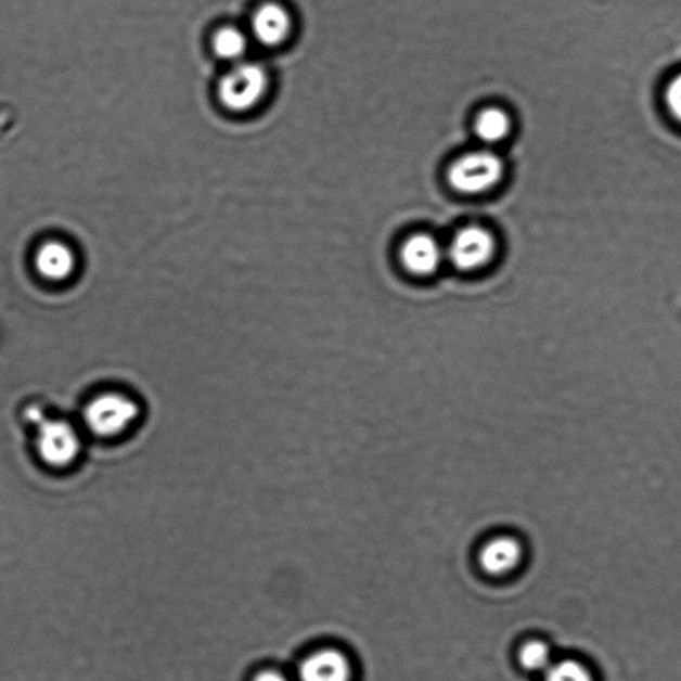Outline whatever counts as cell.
<instances>
[{
    "label": "cell",
    "mask_w": 681,
    "mask_h": 681,
    "mask_svg": "<svg viewBox=\"0 0 681 681\" xmlns=\"http://www.w3.org/2000/svg\"><path fill=\"white\" fill-rule=\"evenodd\" d=\"M268 74L260 64L239 62L222 76L217 95L222 107L234 114L254 110L268 90Z\"/></svg>",
    "instance_id": "obj_1"
},
{
    "label": "cell",
    "mask_w": 681,
    "mask_h": 681,
    "mask_svg": "<svg viewBox=\"0 0 681 681\" xmlns=\"http://www.w3.org/2000/svg\"><path fill=\"white\" fill-rule=\"evenodd\" d=\"M503 174L501 157L490 151H478L458 158L449 168L448 181L454 191L463 195H480L494 188Z\"/></svg>",
    "instance_id": "obj_2"
},
{
    "label": "cell",
    "mask_w": 681,
    "mask_h": 681,
    "mask_svg": "<svg viewBox=\"0 0 681 681\" xmlns=\"http://www.w3.org/2000/svg\"><path fill=\"white\" fill-rule=\"evenodd\" d=\"M139 407L119 393H105L88 404L86 424L99 437H115L125 433L138 420Z\"/></svg>",
    "instance_id": "obj_3"
},
{
    "label": "cell",
    "mask_w": 681,
    "mask_h": 681,
    "mask_svg": "<svg viewBox=\"0 0 681 681\" xmlns=\"http://www.w3.org/2000/svg\"><path fill=\"white\" fill-rule=\"evenodd\" d=\"M38 428L37 448L40 458L50 466L72 465L81 449L79 434L67 421L44 419Z\"/></svg>",
    "instance_id": "obj_4"
},
{
    "label": "cell",
    "mask_w": 681,
    "mask_h": 681,
    "mask_svg": "<svg viewBox=\"0 0 681 681\" xmlns=\"http://www.w3.org/2000/svg\"><path fill=\"white\" fill-rule=\"evenodd\" d=\"M494 254V237L479 227L463 228L455 234L448 250L451 264L463 272H473L485 267Z\"/></svg>",
    "instance_id": "obj_5"
},
{
    "label": "cell",
    "mask_w": 681,
    "mask_h": 681,
    "mask_svg": "<svg viewBox=\"0 0 681 681\" xmlns=\"http://www.w3.org/2000/svg\"><path fill=\"white\" fill-rule=\"evenodd\" d=\"M292 25V15L284 4L266 2L258 5L252 15V37L262 46H280L290 37Z\"/></svg>",
    "instance_id": "obj_6"
},
{
    "label": "cell",
    "mask_w": 681,
    "mask_h": 681,
    "mask_svg": "<svg viewBox=\"0 0 681 681\" xmlns=\"http://www.w3.org/2000/svg\"><path fill=\"white\" fill-rule=\"evenodd\" d=\"M299 681H350L351 666L348 657L337 650H320L301 663Z\"/></svg>",
    "instance_id": "obj_7"
},
{
    "label": "cell",
    "mask_w": 681,
    "mask_h": 681,
    "mask_svg": "<svg viewBox=\"0 0 681 681\" xmlns=\"http://www.w3.org/2000/svg\"><path fill=\"white\" fill-rule=\"evenodd\" d=\"M401 260L410 273L428 275L439 268L444 260V250L436 239L428 234H415L403 244Z\"/></svg>",
    "instance_id": "obj_8"
},
{
    "label": "cell",
    "mask_w": 681,
    "mask_h": 681,
    "mask_svg": "<svg viewBox=\"0 0 681 681\" xmlns=\"http://www.w3.org/2000/svg\"><path fill=\"white\" fill-rule=\"evenodd\" d=\"M524 550L518 540L509 537L492 539L479 554L484 571L494 577L513 573L521 565Z\"/></svg>",
    "instance_id": "obj_9"
},
{
    "label": "cell",
    "mask_w": 681,
    "mask_h": 681,
    "mask_svg": "<svg viewBox=\"0 0 681 681\" xmlns=\"http://www.w3.org/2000/svg\"><path fill=\"white\" fill-rule=\"evenodd\" d=\"M35 267L42 278L59 283V281L72 278L76 268V257L67 244L49 242L40 246L37 252Z\"/></svg>",
    "instance_id": "obj_10"
},
{
    "label": "cell",
    "mask_w": 681,
    "mask_h": 681,
    "mask_svg": "<svg viewBox=\"0 0 681 681\" xmlns=\"http://www.w3.org/2000/svg\"><path fill=\"white\" fill-rule=\"evenodd\" d=\"M249 39L236 27H222L216 31L213 39V49L217 57L221 61L234 64L243 62L248 51Z\"/></svg>",
    "instance_id": "obj_11"
},
{
    "label": "cell",
    "mask_w": 681,
    "mask_h": 681,
    "mask_svg": "<svg viewBox=\"0 0 681 681\" xmlns=\"http://www.w3.org/2000/svg\"><path fill=\"white\" fill-rule=\"evenodd\" d=\"M510 131V116L503 110H485L475 120V133L486 144L501 143L509 137Z\"/></svg>",
    "instance_id": "obj_12"
},
{
    "label": "cell",
    "mask_w": 681,
    "mask_h": 681,
    "mask_svg": "<svg viewBox=\"0 0 681 681\" xmlns=\"http://www.w3.org/2000/svg\"><path fill=\"white\" fill-rule=\"evenodd\" d=\"M519 661L530 672H545L554 663L549 645L539 640H532L522 647Z\"/></svg>",
    "instance_id": "obj_13"
},
{
    "label": "cell",
    "mask_w": 681,
    "mask_h": 681,
    "mask_svg": "<svg viewBox=\"0 0 681 681\" xmlns=\"http://www.w3.org/2000/svg\"><path fill=\"white\" fill-rule=\"evenodd\" d=\"M544 681H595L582 663L573 659L553 663L544 672Z\"/></svg>",
    "instance_id": "obj_14"
},
{
    "label": "cell",
    "mask_w": 681,
    "mask_h": 681,
    "mask_svg": "<svg viewBox=\"0 0 681 681\" xmlns=\"http://www.w3.org/2000/svg\"><path fill=\"white\" fill-rule=\"evenodd\" d=\"M663 103L671 119L681 127V72L667 81Z\"/></svg>",
    "instance_id": "obj_15"
},
{
    "label": "cell",
    "mask_w": 681,
    "mask_h": 681,
    "mask_svg": "<svg viewBox=\"0 0 681 681\" xmlns=\"http://www.w3.org/2000/svg\"><path fill=\"white\" fill-rule=\"evenodd\" d=\"M252 681H290L285 674L274 671V669H262L257 672Z\"/></svg>",
    "instance_id": "obj_16"
}]
</instances>
